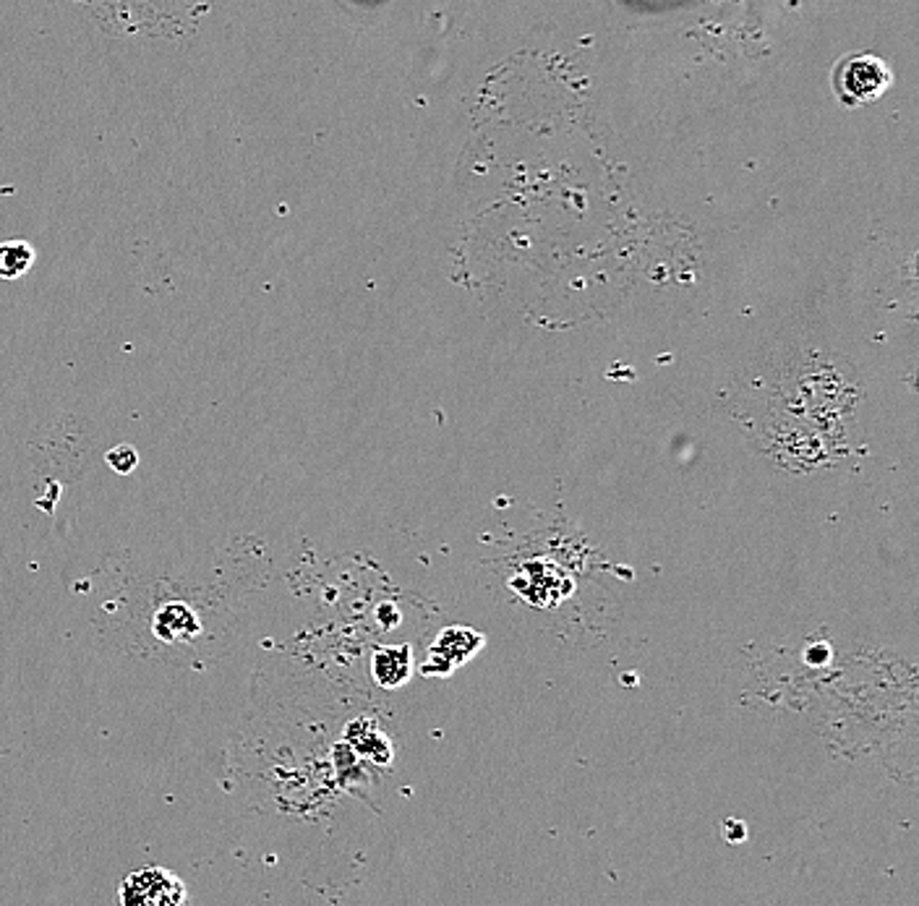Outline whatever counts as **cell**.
<instances>
[{
  "mask_svg": "<svg viewBox=\"0 0 919 906\" xmlns=\"http://www.w3.org/2000/svg\"><path fill=\"white\" fill-rule=\"evenodd\" d=\"M833 84H836L841 100L857 108V105L878 103L886 95L894 84V71L878 55L857 53L839 63Z\"/></svg>",
  "mask_w": 919,
  "mask_h": 906,
  "instance_id": "cell-1",
  "label": "cell"
},
{
  "mask_svg": "<svg viewBox=\"0 0 919 906\" xmlns=\"http://www.w3.org/2000/svg\"><path fill=\"white\" fill-rule=\"evenodd\" d=\"M118 902L126 906H179L186 902V886L165 867H141L120 883Z\"/></svg>",
  "mask_w": 919,
  "mask_h": 906,
  "instance_id": "cell-2",
  "label": "cell"
},
{
  "mask_svg": "<svg viewBox=\"0 0 919 906\" xmlns=\"http://www.w3.org/2000/svg\"><path fill=\"white\" fill-rule=\"evenodd\" d=\"M374 679L381 688H400L410 677V648H379L374 654Z\"/></svg>",
  "mask_w": 919,
  "mask_h": 906,
  "instance_id": "cell-3",
  "label": "cell"
},
{
  "mask_svg": "<svg viewBox=\"0 0 919 906\" xmlns=\"http://www.w3.org/2000/svg\"><path fill=\"white\" fill-rule=\"evenodd\" d=\"M34 251L24 240H9V244H0V278L3 280H17L26 269L32 267Z\"/></svg>",
  "mask_w": 919,
  "mask_h": 906,
  "instance_id": "cell-4",
  "label": "cell"
},
{
  "mask_svg": "<svg viewBox=\"0 0 919 906\" xmlns=\"http://www.w3.org/2000/svg\"><path fill=\"white\" fill-rule=\"evenodd\" d=\"M480 646V638L473 629H447L440 640H436L434 650H440L444 658H450L452 664L465 661V658L473 656V650Z\"/></svg>",
  "mask_w": 919,
  "mask_h": 906,
  "instance_id": "cell-5",
  "label": "cell"
},
{
  "mask_svg": "<svg viewBox=\"0 0 919 906\" xmlns=\"http://www.w3.org/2000/svg\"><path fill=\"white\" fill-rule=\"evenodd\" d=\"M154 627H158V633L162 635L165 640H179L183 635H191L196 629V622L191 617V612L186 606H165L160 612L158 622H154Z\"/></svg>",
  "mask_w": 919,
  "mask_h": 906,
  "instance_id": "cell-6",
  "label": "cell"
},
{
  "mask_svg": "<svg viewBox=\"0 0 919 906\" xmlns=\"http://www.w3.org/2000/svg\"><path fill=\"white\" fill-rule=\"evenodd\" d=\"M137 463H139V455L133 452L131 444H120V447H112L108 452V465L116 473H131L133 468H137Z\"/></svg>",
  "mask_w": 919,
  "mask_h": 906,
  "instance_id": "cell-7",
  "label": "cell"
}]
</instances>
